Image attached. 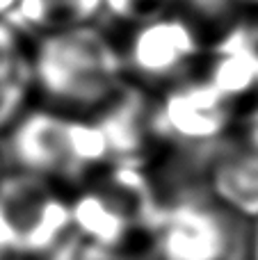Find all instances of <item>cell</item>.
Listing matches in <instances>:
<instances>
[{
  "label": "cell",
  "mask_w": 258,
  "mask_h": 260,
  "mask_svg": "<svg viewBox=\"0 0 258 260\" xmlns=\"http://www.w3.org/2000/svg\"><path fill=\"white\" fill-rule=\"evenodd\" d=\"M30 39L35 103L99 117L131 89L121 44L101 23L50 30Z\"/></svg>",
  "instance_id": "obj_1"
},
{
  "label": "cell",
  "mask_w": 258,
  "mask_h": 260,
  "mask_svg": "<svg viewBox=\"0 0 258 260\" xmlns=\"http://www.w3.org/2000/svg\"><path fill=\"white\" fill-rule=\"evenodd\" d=\"M7 167L78 187L101 167L117 160L114 144L99 117L62 112L35 103L0 139Z\"/></svg>",
  "instance_id": "obj_2"
},
{
  "label": "cell",
  "mask_w": 258,
  "mask_h": 260,
  "mask_svg": "<svg viewBox=\"0 0 258 260\" xmlns=\"http://www.w3.org/2000/svg\"><path fill=\"white\" fill-rule=\"evenodd\" d=\"M165 197L149 162L112 160L71 189L73 235L78 244H149Z\"/></svg>",
  "instance_id": "obj_3"
},
{
  "label": "cell",
  "mask_w": 258,
  "mask_h": 260,
  "mask_svg": "<svg viewBox=\"0 0 258 260\" xmlns=\"http://www.w3.org/2000/svg\"><path fill=\"white\" fill-rule=\"evenodd\" d=\"M213 32L187 3L126 25L119 44L131 87L158 96L201 76Z\"/></svg>",
  "instance_id": "obj_4"
},
{
  "label": "cell",
  "mask_w": 258,
  "mask_h": 260,
  "mask_svg": "<svg viewBox=\"0 0 258 260\" xmlns=\"http://www.w3.org/2000/svg\"><path fill=\"white\" fill-rule=\"evenodd\" d=\"M71 244V189L7 167L0 176V249L12 260H44Z\"/></svg>",
  "instance_id": "obj_5"
},
{
  "label": "cell",
  "mask_w": 258,
  "mask_h": 260,
  "mask_svg": "<svg viewBox=\"0 0 258 260\" xmlns=\"http://www.w3.org/2000/svg\"><path fill=\"white\" fill-rule=\"evenodd\" d=\"M149 247L155 260H249L251 224L201 187L165 199Z\"/></svg>",
  "instance_id": "obj_6"
},
{
  "label": "cell",
  "mask_w": 258,
  "mask_h": 260,
  "mask_svg": "<svg viewBox=\"0 0 258 260\" xmlns=\"http://www.w3.org/2000/svg\"><path fill=\"white\" fill-rule=\"evenodd\" d=\"M242 110L201 76L155 96L149 105L153 144L178 151H206L236 133Z\"/></svg>",
  "instance_id": "obj_7"
},
{
  "label": "cell",
  "mask_w": 258,
  "mask_h": 260,
  "mask_svg": "<svg viewBox=\"0 0 258 260\" xmlns=\"http://www.w3.org/2000/svg\"><path fill=\"white\" fill-rule=\"evenodd\" d=\"M201 187L242 219H258V133L236 128L206 153Z\"/></svg>",
  "instance_id": "obj_8"
},
{
  "label": "cell",
  "mask_w": 258,
  "mask_h": 260,
  "mask_svg": "<svg viewBox=\"0 0 258 260\" xmlns=\"http://www.w3.org/2000/svg\"><path fill=\"white\" fill-rule=\"evenodd\" d=\"M32 105V39L12 18H0V139Z\"/></svg>",
  "instance_id": "obj_9"
},
{
  "label": "cell",
  "mask_w": 258,
  "mask_h": 260,
  "mask_svg": "<svg viewBox=\"0 0 258 260\" xmlns=\"http://www.w3.org/2000/svg\"><path fill=\"white\" fill-rule=\"evenodd\" d=\"M105 0H18L12 21L25 35L37 37L71 25L101 23Z\"/></svg>",
  "instance_id": "obj_10"
},
{
  "label": "cell",
  "mask_w": 258,
  "mask_h": 260,
  "mask_svg": "<svg viewBox=\"0 0 258 260\" xmlns=\"http://www.w3.org/2000/svg\"><path fill=\"white\" fill-rule=\"evenodd\" d=\"M185 3L187 0H105V16L119 25H133Z\"/></svg>",
  "instance_id": "obj_11"
},
{
  "label": "cell",
  "mask_w": 258,
  "mask_h": 260,
  "mask_svg": "<svg viewBox=\"0 0 258 260\" xmlns=\"http://www.w3.org/2000/svg\"><path fill=\"white\" fill-rule=\"evenodd\" d=\"M71 260H155L149 244H128V247H99V244H78L71 251Z\"/></svg>",
  "instance_id": "obj_12"
},
{
  "label": "cell",
  "mask_w": 258,
  "mask_h": 260,
  "mask_svg": "<svg viewBox=\"0 0 258 260\" xmlns=\"http://www.w3.org/2000/svg\"><path fill=\"white\" fill-rule=\"evenodd\" d=\"M236 9H240V14H254L258 12V0H227Z\"/></svg>",
  "instance_id": "obj_13"
},
{
  "label": "cell",
  "mask_w": 258,
  "mask_h": 260,
  "mask_svg": "<svg viewBox=\"0 0 258 260\" xmlns=\"http://www.w3.org/2000/svg\"><path fill=\"white\" fill-rule=\"evenodd\" d=\"M249 260H258V219L251 221V249H249Z\"/></svg>",
  "instance_id": "obj_14"
},
{
  "label": "cell",
  "mask_w": 258,
  "mask_h": 260,
  "mask_svg": "<svg viewBox=\"0 0 258 260\" xmlns=\"http://www.w3.org/2000/svg\"><path fill=\"white\" fill-rule=\"evenodd\" d=\"M18 0H0V18H12Z\"/></svg>",
  "instance_id": "obj_15"
},
{
  "label": "cell",
  "mask_w": 258,
  "mask_h": 260,
  "mask_svg": "<svg viewBox=\"0 0 258 260\" xmlns=\"http://www.w3.org/2000/svg\"><path fill=\"white\" fill-rule=\"evenodd\" d=\"M247 16H249V25H251V32H254V39H256V46H258V12L247 14Z\"/></svg>",
  "instance_id": "obj_16"
},
{
  "label": "cell",
  "mask_w": 258,
  "mask_h": 260,
  "mask_svg": "<svg viewBox=\"0 0 258 260\" xmlns=\"http://www.w3.org/2000/svg\"><path fill=\"white\" fill-rule=\"evenodd\" d=\"M5 169H7V160H5V153H3V144H0V176L5 174Z\"/></svg>",
  "instance_id": "obj_17"
},
{
  "label": "cell",
  "mask_w": 258,
  "mask_h": 260,
  "mask_svg": "<svg viewBox=\"0 0 258 260\" xmlns=\"http://www.w3.org/2000/svg\"><path fill=\"white\" fill-rule=\"evenodd\" d=\"M0 260H12V258H9V256H7V253H5V251H3V249H0Z\"/></svg>",
  "instance_id": "obj_18"
}]
</instances>
